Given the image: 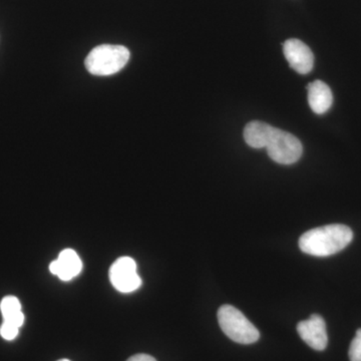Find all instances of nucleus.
I'll return each instance as SVG.
<instances>
[{
  "label": "nucleus",
  "mask_w": 361,
  "mask_h": 361,
  "mask_svg": "<svg viewBox=\"0 0 361 361\" xmlns=\"http://www.w3.org/2000/svg\"><path fill=\"white\" fill-rule=\"evenodd\" d=\"M353 239V230L348 226L326 225L304 233L299 239V247L308 255L327 257L343 250Z\"/></svg>",
  "instance_id": "obj_1"
},
{
  "label": "nucleus",
  "mask_w": 361,
  "mask_h": 361,
  "mask_svg": "<svg viewBox=\"0 0 361 361\" xmlns=\"http://www.w3.org/2000/svg\"><path fill=\"white\" fill-rule=\"evenodd\" d=\"M130 51L123 45L102 44L94 47L85 59V68L92 75L109 77L127 66Z\"/></svg>",
  "instance_id": "obj_2"
},
{
  "label": "nucleus",
  "mask_w": 361,
  "mask_h": 361,
  "mask_svg": "<svg viewBox=\"0 0 361 361\" xmlns=\"http://www.w3.org/2000/svg\"><path fill=\"white\" fill-rule=\"evenodd\" d=\"M218 322L226 336L237 343L251 344L259 341L258 329L241 311L231 305L221 306L218 310Z\"/></svg>",
  "instance_id": "obj_3"
},
{
  "label": "nucleus",
  "mask_w": 361,
  "mask_h": 361,
  "mask_svg": "<svg viewBox=\"0 0 361 361\" xmlns=\"http://www.w3.org/2000/svg\"><path fill=\"white\" fill-rule=\"evenodd\" d=\"M265 149L271 160L281 165H291L301 158L303 147L298 139L290 134L277 128H274L272 135Z\"/></svg>",
  "instance_id": "obj_4"
},
{
  "label": "nucleus",
  "mask_w": 361,
  "mask_h": 361,
  "mask_svg": "<svg viewBox=\"0 0 361 361\" xmlns=\"http://www.w3.org/2000/svg\"><path fill=\"white\" fill-rule=\"evenodd\" d=\"M110 280L116 290L122 293L137 290L142 285V279L137 273V264L130 257L118 258L111 266Z\"/></svg>",
  "instance_id": "obj_5"
},
{
  "label": "nucleus",
  "mask_w": 361,
  "mask_h": 361,
  "mask_svg": "<svg viewBox=\"0 0 361 361\" xmlns=\"http://www.w3.org/2000/svg\"><path fill=\"white\" fill-rule=\"evenodd\" d=\"M283 54L292 70L306 75L314 66V56L308 45L300 39H287L283 44Z\"/></svg>",
  "instance_id": "obj_6"
},
{
  "label": "nucleus",
  "mask_w": 361,
  "mask_h": 361,
  "mask_svg": "<svg viewBox=\"0 0 361 361\" xmlns=\"http://www.w3.org/2000/svg\"><path fill=\"white\" fill-rule=\"evenodd\" d=\"M297 331L302 341L311 348L322 351L329 343L326 324L320 315L312 314L310 319L303 320L297 325Z\"/></svg>",
  "instance_id": "obj_7"
},
{
  "label": "nucleus",
  "mask_w": 361,
  "mask_h": 361,
  "mask_svg": "<svg viewBox=\"0 0 361 361\" xmlns=\"http://www.w3.org/2000/svg\"><path fill=\"white\" fill-rule=\"evenodd\" d=\"M82 263L77 252L73 249H66L61 251L59 258L52 261L49 265V270L54 275H56L63 281H70L80 274L82 271Z\"/></svg>",
  "instance_id": "obj_8"
},
{
  "label": "nucleus",
  "mask_w": 361,
  "mask_h": 361,
  "mask_svg": "<svg viewBox=\"0 0 361 361\" xmlns=\"http://www.w3.org/2000/svg\"><path fill=\"white\" fill-rule=\"evenodd\" d=\"M307 99L311 110L317 115L326 113L334 102L331 90L322 80H315L307 85Z\"/></svg>",
  "instance_id": "obj_9"
},
{
  "label": "nucleus",
  "mask_w": 361,
  "mask_h": 361,
  "mask_svg": "<svg viewBox=\"0 0 361 361\" xmlns=\"http://www.w3.org/2000/svg\"><path fill=\"white\" fill-rule=\"evenodd\" d=\"M274 127L268 123L254 121L247 123L243 135L246 144L253 149H264L269 142Z\"/></svg>",
  "instance_id": "obj_10"
},
{
  "label": "nucleus",
  "mask_w": 361,
  "mask_h": 361,
  "mask_svg": "<svg viewBox=\"0 0 361 361\" xmlns=\"http://www.w3.org/2000/svg\"><path fill=\"white\" fill-rule=\"evenodd\" d=\"M0 310L4 316V322L11 323L20 329L25 322V315L21 311V304L16 296H6L0 303Z\"/></svg>",
  "instance_id": "obj_11"
},
{
  "label": "nucleus",
  "mask_w": 361,
  "mask_h": 361,
  "mask_svg": "<svg viewBox=\"0 0 361 361\" xmlns=\"http://www.w3.org/2000/svg\"><path fill=\"white\" fill-rule=\"evenodd\" d=\"M348 355L350 361H361V329H357L355 338L351 341Z\"/></svg>",
  "instance_id": "obj_12"
},
{
  "label": "nucleus",
  "mask_w": 361,
  "mask_h": 361,
  "mask_svg": "<svg viewBox=\"0 0 361 361\" xmlns=\"http://www.w3.org/2000/svg\"><path fill=\"white\" fill-rule=\"evenodd\" d=\"M18 332H20V329L14 326L11 323L4 322L0 326V336L6 341H13L18 336Z\"/></svg>",
  "instance_id": "obj_13"
},
{
  "label": "nucleus",
  "mask_w": 361,
  "mask_h": 361,
  "mask_svg": "<svg viewBox=\"0 0 361 361\" xmlns=\"http://www.w3.org/2000/svg\"><path fill=\"white\" fill-rule=\"evenodd\" d=\"M127 361H157L153 356L144 355V353H141V355H135L130 356L129 360Z\"/></svg>",
  "instance_id": "obj_14"
},
{
  "label": "nucleus",
  "mask_w": 361,
  "mask_h": 361,
  "mask_svg": "<svg viewBox=\"0 0 361 361\" xmlns=\"http://www.w3.org/2000/svg\"><path fill=\"white\" fill-rule=\"evenodd\" d=\"M59 361H71V360H59Z\"/></svg>",
  "instance_id": "obj_15"
}]
</instances>
